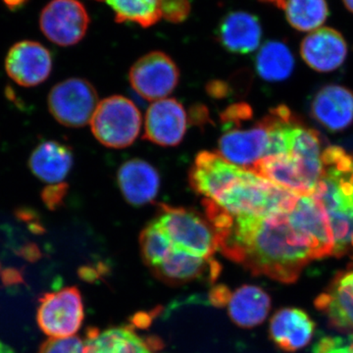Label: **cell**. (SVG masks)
<instances>
[{
  "label": "cell",
  "instance_id": "1",
  "mask_svg": "<svg viewBox=\"0 0 353 353\" xmlns=\"http://www.w3.org/2000/svg\"><path fill=\"white\" fill-rule=\"evenodd\" d=\"M219 250L252 275L294 283L304 267L333 255L328 215L313 194L262 216L227 215L215 226Z\"/></svg>",
  "mask_w": 353,
  "mask_h": 353
},
{
  "label": "cell",
  "instance_id": "2",
  "mask_svg": "<svg viewBox=\"0 0 353 353\" xmlns=\"http://www.w3.org/2000/svg\"><path fill=\"white\" fill-rule=\"evenodd\" d=\"M322 159L321 178L312 194L328 215L333 255L350 254L353 259V157L332 146L323 152Z\"/></svg>",
  "mask_w": 353,
  "mask_h": 353
},
{
  "label": "cell",
  "instance_id": "3",
  "mask_svg": "<svg viewBox=\"0 0 353 353\" xmlns=\"http://www.w3.org/2000/svg\"><path fill=\"white\" fill-rule=\"evenodd\" d=\"M155 220L176 250L199 257H212L219 250L217 234L206 216L162 203Z\"/></svg>",
  "mask_w": 353,
  "mask_h": 353
},
{
  "label": "cell",
  "instance_id": "4",
  "mask_svg": "<svg viewBox=\"0 0 353 353\" xmlns=\"http://www.w3.org/2000/svg\"><path fill=\"white\" fill-rule=\"evenodd\" d=\"M141 112L136 104L122 95H113L99 102L90 121L94 138L106 148H128L141 132Z\"/></svg>",
  "mask_w": 353,
  "mask_h": 353
},
{
  "label": "cell",
  "instance_id": "5",
  "mask_svg": "<svg viewBox=\"0 0 353 353\" xmlns=\"http://www.w3.org/2000/svg\"><path fill=\"white\" fill-rule=\"evenodd\" d=\"M48 104L58 123L65 127L81 128L90 124L99 104V95L87 80L72 78L52 88Z\"/></svg>",
  "mask_w": 353,
  "mask_h": 353
},
{
  "label": "cell",
  "instance_id": "6",
  "mask_svg": "<svg viewBox=\"0 0 353 353\" xmlns=\"http://www.w3.org/2000/svg\"><path fill=\"white\" fill-rule=\"evenodd\" d=\"M83 318V299L76 287L46 292L39 299L37 320L41 331L50 338L74 336Z\"/></svg>",
  "mask_w": 353,
  "mask_h": 353
},
{
  "label": "cell",
  "instance_id": "7",
  "mask_svg": "<svg viewBox=\"0 0 353 353\" xmlns=\"http://www.w3.org/2000/svg\"><path fill=\"white\" fill-rule=\"evenodd\" d=\"M180 72L175 62L161 51L139 58L130 70L132 88L145 101L166 99L178 85Z\"/></svg>",
  "mask_w": 353,
  "mask_h": 353
},
{
  "label": "cell",
  "instance_id": "8",
  "mask_svg": "<svg viewBox=\"0 0 353 353\" xmlns=\"http://www.w3.org/2000/svg\"><path fill=\"white\" fill-rule=\"evenodd\" d=\"M90 16L79 0H51L39 17V27L51 43L71 46L82 41Z\"/></svg>",
  "mask_w": 353,
  "mask_h": 353
},
{
  "label": "cell",
  "instance_id": "9",
  "mask_svg": "<svg viewBox=\"0 0 353 353\" xmlns=\"http://www.w3.org/2000/svg\"><path fill=\"white\" fill-rule=\"evenodd\" d=\"M270 131L265 117L248 129L225 131L219 139V154L241 168L252 171L268 154Z\"/></svg>",
  "mask_w": 353,
  "mask_h": 353
},
{
  "label": "cell",
  "instance_id": "10",
  "mask_svg": "<svg viewBox=\"0 0 353 353\" xmlns=\"http://www.w3.org/2000/svg\"><path fill=\"white\" fill-rule=\"evenodd\" d=\"M243 171V168L228 161L219 153L202 152L190 169V185L204 199L215 201Z\"/></svg>",
  "mask_w": 353,
  "mask_h": 353
},
{
  "label": "cell",
  "instance_id": "11",
  "mask_svg": "<svg viewBox=\"0 0 353 353\" xmlns=\"http://www.w3.org/2000/svg\"><path fill=\"white\" fill-rule=\"evenodd\" d=\"M6 70L7 75L21 87H36L50 75V51L38 41H19L7 53Z\"/></svg>",
  "mask_w": 353,
  "mask_h": 353
},
{
  "label": "cell",
  "instance_id": "12",
  "mask_svg": "<svg viewBox=\"0 0 353 353\" xmlns=\"http://www.w3.org/2000/svg\"><path fill=\"white\" fill-rule=\"evenodd\" d=\"M221 269L213 257L196 256L173 248L161 263L150 270L166 284L183 285L194 281L213 284L219 278Z\"/></svg>",
  "mask_w": 353,
  "mask_h": 353
},
{
  "label": "cell",
  "instance_id": "13",
  "mask_svg": "<svg viewBox=\"0 0 353 353\" xmlns=\"http://www.w3.org/2000/svg\"><path fill=\"white\" fill-rule=\"evenodd\" d=\"M188 128V115L182 104L174 99L153 102L145 114L143 139L161 146L182 143Z\"/></svg>",
  "mask_w": 353,
  "mask_h": 353
},
{
  "label": "cell",
  "instance_id": "14",
  "mask_svg": "<svg viewBox=\"0 0 353 353\" xmlns=\"http://www.w3.org/2000/svg\"><path fill=\"white\" fill-rule=\"evenodd\" d=\"M315 306L332 327L353 334V265L333 279L316 299Z\"/></svg>",
  "mask_w": 353,
  "mask_h": 353
},
{
  "label": "cell",
  "instance_id": "15",
  "mask_svg": "<svg viewBox=\"0 0 353 353\" xmlns=\"http://www.w3.org/2000/svg\"><path fill=\"white\" fill-rule=\"evenodd\" d=\"M83 353H154L163 347L157 338L143 339L130 327H115L99 332L88 329Z\"/></svg>",
  "mask_w": 353,
  "mask_h": 353
},
{
  "label": "cell",
  "instance_id": "16",
  "mask_svg": "<svg viewBox=\"0 0 353 353\" xmlns=\"http://www.w3.org/2000/svg\"><path fill=\"white\" fill-rule=\"evenodd\" d=\"M301 57L318 72H332L345 62L347 46L340 32L331 28H320L303 39Z\"/></svg>",
  "mask_w": 353,
  "mask_h": 353
},
{
  "label": "cell",
  "instance_id": "17",
  "mask_svg": "<svg viewBox=\"0 0 353 353\" xmlns=\"http://www.w3.org/2000/svg\"><path fill=\"white\" fill-rule=\"evenodd\" d=\"M118 185L128 203L143 206L157 196L160 176L152 164L134 158L121 165L118 170Z\"/></svg>",
  "mask_w": 353,
  "mask_h": 353
},
{
  "label": "cell",
  "instance_id": "18",
  "mask_svg": "<svg viewBox=\"0 0 353 353\" xmlns=\"http://www.w3.org/2000/svg\"><path fill=\"white\" fill-rule=\"evenodd\" d=\"M262 29L259 18L245 11L227 14L219 25L218 39L227 51L248 54L259 48Z\"/></svg>",
  "mask_w": 353,
  "mask_h": 353
},
{
  "label": "cell",
  "instance_id": "19",
  "mask_svg": "<svg viewBox=\"0 0 353 353\" xmlns=\"http://www.w3.org/2000/svg\"><path fill=\"white\" fill-rule=\"evenodd\" d=\"M314 327V322L301 309H281L272 318L270 336L279 347L285 352H296L308 345Z\"/></svg>",
  "mask_w": 353,
  "mask_h": 353
},
{
  "label": "cell",
  "instance_id": "20",
  "mask_svg": "<svg viewBox=\"0 0 353 353\" xmlns=\"http://www.w3.org/2000/svg\"><path fill=\"white\" fill-rule=\"evenodd\" d=\"M315 119L333 132L341 131L353 122V94L340 85H328L312 102Z\"/></svg>",
  "mask_w": 353,
  "mask_h": 353
},
{
  "label": "cell",
  "instance_id": "21",
  "mask_svg": "<svg viewBox=\"0 0 353 353\" xmlns=\"http://www.w3.org/2000/svg\"><path fill=\"white\" fill-rule=\"evenodd\" d=\"M71 148L57 141L39 143L29 159L32 173L41 182L55 185L63 183L73 166Z\"/></svg>",
  "mask_w": 353,
  "mask_h": 353
},
{
  "label": "cell",
  "instance_id": "22",
  "mask_svg": "<svg viewBox=\"0 0 353 353\" xmlns=\"http://www.w3.org/2000/svg\"><path fill=\"white\" fill-rule=\"evenodd\" d=\"M228 312L234 324L241 328H253L266 319L271 308L270 296L256 285H241L232 292Z\"/></svg>",
  "mask_w": 353,
  "mask_h": 353
},
{
  "label": "cell",
  "instance_id": "23",
  "mask_svg": "<svg viewBox=\"0 0 353 353\" xmlns=\"http://www.w3.org/2000/svg\"><path fill=\"white\" fill-rule=\"evenodd\" d=\"M255 67L263 80L281 82L289 78L294 71V58L285 43L271 41L260 48Z\"/></svg>",
  "mask_w": 353,
  "mask_h": 353
},
{
  "label": "cell",
  "instance_id": "24",
  "mask_svg": "<svg viewBox=\"0 0 353 353\" xmlns=\"http://www.w3.org/2000/svg\"><path fill=\"white\" fill-rule=\"evenodd\" d=\"M108 4L118 23H136L143 28L152 27L161 19V0H97Z\"/></svg>",
  "mask_w": 353,
  "mask_h": 353
},
{
  "label": "cell",
  "instance_id": "25",
  "mask_svg": "<svg viewBox=\"0 0 353 353\" xmlns=\"http://www.w3.org/2000/svg\"><path fill=\"white\" fill-rule=\"evenodd\" d=\"M285 10L290 24L301 32L320 29L329 15L325 0H285Z\"/></svg>",
  "mask_w": 353,
  "mask_h": 353
},
{
  "label": "cell",
  "instance_id": "26",
  "mask_svg": "<svg viewBox=\"0 0 353 353\" xmlns=\"http://www.w3.org/2000/svg\"><path fill=\"white\" fill-rule=\"evenodd\" d=\"M139 245L141 257L150 269L161 263L174 248L171 241L155 219L148 223L141 231Z\"/></svg>",
  "mask_w": 353,
  "mask_h": 353
},
{
  "label": "cell",
  "instance_id": "27",
  "mask_svg": "<svg viewBox=\"0 0 353 353\" xmlns=\"http://www.w3.org/2000/svg\"><path fill=\"white\" fill-rule=\"evenodd\" d=\"M85 343L77 336L50 338L44 341L39 353H83Z\"/></svg>",
  "mask_w": 353,
  "mask_h": 353
},
{
  "label": "cell",
  "instance_id": "28",
  "mask_svg": "<svg viewBox=\"0 0 353 353\" xmlns=\"http://www.w3.org/2000/svg\"><path fill=\"white\" fill-rule=\"evenodd\" d=\"M161 17L168 22L179 24L189 17L190 13V0H161L160 1Z\"/></svg>",
  "mask_w": 353,
  "mask_h": 353
},
{
  "label": "cell",
  "instance_id": "29",
  "mask_svg": "<svg viewBox=\"0 0 353 353\" xmlns=\"http://www.w3.org/2000/svg\"><path fill=\"white\" fill-rule=\"evenodd\" d=\"M313 353H353V334L347 338L324 336L316 343Z\"/></svg>",
  "mask_w": 353,
  "mask_h": 353
},
{
  "label": "cell",
  "instance_id": "30",
  "mask_svg": "<svg viewBox=\"0 0 353 353\" xmlns=\"http://www.w3.org/2000/svg\"><path fill=\"white\" fill-rule=\"evenodd\" d=\"M250 117L252 109L243 103L234 104L221 114V121L225 131L241 127L243 123Z\"/></svg>",
  "mask_w": 353,
  "mask_h": 353
},
{
  "label": "cell",
  "instance_id": "31",
  "mask_svg": "<svg viewBox=\"0 0 353 353\" xmlns=\"http://www.w3.org/2000/svg\"><path fill=\"white\" fill-rule=\"evenodd\" d=\"M68 192V185L65 183L50 185L41 192V199L50 210H55L63 204Z\"/></svg>",
  "mask_w": 353,
  "mask_h": 353
},
{
  "label": "cell",
  "instance_id": "32",
  "mask_svg": "<svg viewBox=\"0 0 353 353\" xmlns=\"http://www.w3.org/2000/svg\"><path fill=\"white\" fill-rule=\"evenodd\" d=\"M232 292L226 285H217L209 292V301L215 307H224L229 303Z\"/></svg>",
  "mask_w": 353,
  "mask_h": 353
},
{
  "label": "cell",
  "instance_id": "33",
  "mask_svg": "<svg viewBox=\"0 0 353 353\" xmlns=\"http://www.w3.org/2000/svg\"><path fill=\"white\" fill-rule=\"evenodd\" d=\"M206 90H208L209 95L215 99H223L229 95V85L223 81H213V82L209 83Z\"/></svg>",
  "mask_w": 353,
  "mask_h": 353
},
{
  "label": "cell",
  "instance_id": "34",
  "mask_svg": "<svg viewBox=\"0 0 353 353\" xmlns=\"http://www.w3.org/2000/svg\"><path fill=\"white\" fill-rule=\"evenodd\" d=\"M27 1L28 0H3L4 3H6V6L8 7L9 9L20 8V7L24 6Z\"/></svg>",
  "mask_w": 353,
  "mask_h": 353
},
{
  "label": "cell",
  "instance_id": "35",
  "mask_svg": "<svg viewBox=\"0 0 353 353\" xmlns=\"http://www.w3.org/2000/svg\"><path fill=\"white\" fill-rule=\"evenodd\" d=\"M261 1L273 4V6H277L278 8L285 9V0H261Z\"/></svg>",
  "mask_w": 353,
  "mask_h": 353
},
{
  "label": "cell",
  "instance_id": "36",
  "mask_svg": "<svg viewBox=\"0 0 353 353\" xmlns=\"http://www.w3.org/2000/svg\"><path fill=\"white\" fill-rule=\"evenodd\" d=\"M0 353H16L12 348L7 345L6 343L0 341Z\"/></svg>",
  "mask_w": 353,
  "mask_h": 353
},
{
  "label": "cell",
  "instance_id": "37",
  "mask_svg": "<svg viewBox=\"0 0 353 353\" xmlns=\"http://www.w3.org/2000/svg\"><path fill=\"white\" fill-rule=\"evenodd\" d=\"M343 2H345L348 10L352 11L353 13V0H343Z\"/></svg>",
  "mask_w": 353,
  "mask_h": 353
}]
</instances>
